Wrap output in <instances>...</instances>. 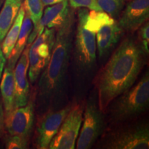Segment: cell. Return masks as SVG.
Wrapping results in <instances>:
<instances>
[{
  "label": "cell",
  "mask_w": 149,
  "mask_h": 149,
  "mask_svg": "<svg viewBox=\"0 0 149 149\" xmlns=\"http://www.w3.org/2000/svg\"><path fill=\"white\" fill-rule=\"evenodd\" d=\"M146 55L138 42L126 38L120 44L99 74L97 104L105 113L117 97L135 83Z\"/></svg>",
  "instance_id": "1"
},
{
  "label": "cell",
  "mask_w": 149,
  "mask_h": 149,
  "mask_svg": "<svg viewBox=\"0 0 149 149\" xmlns=\"http://www.w3.org/2000/svg\"><path fill=\"white\" fill-rule=\"evenodd\" d=\"M73 26L74 16L71 13L55 34L51 58L42 71L39 81L41 95L49 97L62 84L72 50Z\"/></svg>",
  "instance_id": "2"
},
{
  "label": "cell",
  "mask_w": 149,
  "mask_h": 149,
  "mask_svg": "<svg viewBox=\"0 0 149 149\" xmlns=\"http://www.w3.org/2000/svg\"><path fill=\"white\" fill-rule=\"evenodd\" d=\"M148 104L149 74L147 71L136 84H134L111 102L112 118L119 122L129 120L146 111Z\"/></svg>",
  "instance_id": "3"
},
{
  "label": "cell",
  "mask_w": 149,
  "mask_h": 149,
  "mask_svg": "<svg viewBox=\"0 0 149 149\" xmlns=\"http://www.w3.org/2000/svg\"><path fill=\"white\" fill-rule=\"evenodd\" d=\"M102 148L108 149H148L149 128L139 123L117 129L104 139Z\"/></svg>",
  "instance_id": "4"
},
{
  "label": "cell",
  "mask_w": 149,
  "mask_h": 149,
  "mask_svg": "<svg viewBox=\"0 0 149 149\" xmlns=\"http://www.w3.org/2000/svg\"><path fill=\"white\" fill-rule=\"evenodd\" d=\"M56 30L45 28L31 43L29 50V77L34 83L38 79L51 58Z\"/></svg>",
  "instance_id": "5"
},
{
  "label": "cell",
  "mask_w": 149,
  "mask_h": 149,
  "mask_svg": "<svg viewBox=\"0 0 149 149\" xmlns=\"http://www.w3.org/2000/svg\"><path fill=\"white\" fill-rule=\"evenodd\" d=\"M81 130L77 139L75 148L88 149L92 148L104 130L103 112L100 109L97 102L91 99L87 102L84 113Z\"/></svg>",
  "instance_id": "6"
},
{
  "label": "cell",
  "mask_w": 149,
  "mask_h": 149,
  "mask_svg": "<svg viewBox=\"0 0 149 149\" xmlns=\"http://www.w3.org/2000/svg\"><path fill=\"white\" fill-rule=\"evenodd\" d=\"M88 10L78 11V23L74 40V55L80 67L88 69L95 64L97 58L96 33L84 26V21Z\"/></svg>",
  "instance_id": "7"
},
{
  "label": "cell",
  "mask_w": 149,
  "mask_h": 149,
  "mask_svg": "<svg viewBox=\"0 0 149 149\" xmlns=\"http://www.w3.org/2000/svg\"><path fill=\"white\" fill-rule=\"evenodd\" d=\"M83 118V108L79 104L72 106L59 129L50 143L49 149H74Z\"/></svg>",
  "instance_id": "8"
},
{
  "label": "cell",
  "mask_w": 149,
  "mask_h": 149,
  "mask_svg": "<svg viewBox=\"0 0 149 149\" xmlns=\"http://www.w3.org/2000/svg\"><path fill=\"white\" fill-rule=\"evenodd\" d=\"M34 117V103L29 101L24 107L14 108L4 114L6 128L10 135H19L29 138Z\"/></svg>",
  "instance_id": "9"
},
{
  "label": "cell",
  "mask_w": 149,
  "mask_h": 149,
  "mask_svg": "<svg viewBox=\"0 0 149 149\" xmlns=\"http://www.w3.org/2000/svg\"><path fill=\"white\" fill-rule=\"evenodd\" d=\"M71 108L72 105H68L59 111L49 112L42 117L37 128L35 141L37 148H48L51 140L57 133Z\"/></svg>",
  "instance_id": "10"
},
{
  "label": "cell",
  "mask_w": 149,
  "mask_h": 149,
  "mask_svg": "<svg viewBox=\"0 0 149 149\" xmlns=\"http://www.w3.org/2000/svg\"><path fill=\"white\" fill-rule=\"evenodd\" d=\"M70 13L71 11L69 8L68 1L67 0L48 6L43 13L38 25L33 28L32 32L28 39L27 44L31 45L37 35L41 34L45 28L54 29L56 31L60 29L66 22Z\"/></svg>",
  "instance_id": "11"
},
{
  "label": "cell",
  "mask_w": 149,
  "mask_h": 149,
  "mask_svg": "<svg viewBox=\"0 0 149 149\" xmlns=\"http://www.w3.org/2000/svg\"><path fill=\"white\" fill-rule=\"evenodd\" d=\"M149 0H130L120 17L118 24L123 31L133 33L148 21Z\"/></svg>",
  "instance_id": "12"
},
{
  "label": "cell",
  "mask_w": 149,
  "mask_h": 149,
  "mask_svg": "<svg viewBox=\"0 0 149 149\" xmlns=\"http://www.w3.org/2000/svg\"><path fill=\"white\" fill-rule=\"evenodd\" d=\"M27 44L15 66V105L14 108L25 106L29 100V83L28 80L29 70V50Z\"/></svg>",
  "instance_id": "13"
},
{
  "label": "cell",
  "mask_w": 149,
  "mask_h": 149,
  "mask_svg": "<svg viewBox=\"0 0 149 149\" xmlns=\"http://www.w3.org/2000/svg\"><path fill=\"white\" fill-rule=\"evenodd\" d=\"M124 31L114 22L102 26L96 33V44L100 57H104L117 44Z\"/></svg>",
  "instance_id": "14"
},
{
  "label": "cell",
  "mask_w": 149,
  "mask_h": 149,
  "mask_svg": "<svg viewBox=\"0 0 149 149\" xmlns=\"http://www.w3.org/2000/svg\"><path fill=\"white\" fill-rule=\"evenodd\" d=\"M33 29V22L31 21L29 15L25 12L17 40L15 45L13 49L10 56L8 58L7 66L10 67L12 69H14L19 58L21 56L24 48L26 46L28 39H29L31 33L32 32Z\"/></svg>",
  "instance_id": "15"
},
{
  "label": "cell",
  "mask_w": 149,
  "mask_h": 149,
  "mask_svg": "<svg viewBox=\"0 0 149 149\" xmlns=\"http://www.w3.org/2000/svg\"><path fill=\"white\" fill-rule=\"evenodd\" d=\"M22 0H4L0 10V43L7 34L17 15Z\"/></svg>",
  "instance_id": "16"
},
{
  "label": "cell",
  "mask_w": 149,
  "mask_h": 149,
  "mask_svg": "<svg viewBox=\"0 0 149 149\" xmlns=\"http://www.w3.org/2000/svg\"><path fill=\"white\" fill-rule=\"evenodd\" d=\"M13 70L7 66L3 69L0 83L2 101L5 113H8L14 109L15 105V81Z\"/></svg>",
  "instance_id": "17"
},
{
  "label": "cell",
  "mask_w": 149,
  "mask_h": 149,
  "mask_svg": "<svg viewBox=\"0 0 149 149\" xmlns=\"http://www.w3.org/2000/svg\"><path fill=\"white\" fill-rule=\"evenodd\" d=\"M24 14H25V10H24L23 5L22 4L14 23L13 24L10 29H9L7 34L6 35L1 45V50H2L6 59L8 58L15 45L19 34Z\"/></svg>",
  "instance_id": "18"
},
{
  "label": "cell",
  "mask_w": 149,
  "mask_h": 149,
  "mask_svg": "<svg viewBox=\"0 0 149 149\" xmlns=\"http://www.w3.org/2000/svg\"><path fill=\"white\" fill-rule=\"evenodd\" d=\"M115 21L114 18L104 11L91 10L87 12L84 21V26L88 31L97 33L102 26L112 24Z\"/></svg>",
  "instance_id": "19"
},
{
  "label": "cell",
  "mask_w": 149,
  "mask_h": 149,
  "mask_svg": "<svg viewBox=\"0 0 149 149\" xmlns=\"http://www.w3.org/2000/svg\"><path fill=\"white\" fill-rule=\"evenodd\" d=\"M23 5L24 10L31 18L34 28L38 25L43 15L44 5L42 0H24Z\"/></svg>",
  "instance_id": "20"
},
{
  "label": "cell",
  "mask_w": 149,
  "mask_h": 149,
  "mask_svg": "<svg viewBox=\"0 0 149 149\" xmlns=\"http://www.w3.org/2000/svg\"><path fill=\"white\" fill-rule=\"evenodd\" d=\"M126 0H97L104 12L113 18L117 17L122 11Z\"/></svg>",
  "instance_id": "21"
},
{
  "label": "cell",
  "mask_w": 149,
  "mask_h": 149,
  "mask_svg": "<svg viewBox=\"0 0 149 149\" xmlns=\"http://www.w3.org/2000/svg\"><path fill=\"white\" fill-rule=\"evenodd\" d=\"M28 137L19 135H10L6 141V148L7 149H25L29 146Z\"/></svg>",
  "instance_id": "22"
},
{
  "label": "cell",
  "mask_w": 149,
  "mask_h": 149,
  "mask_svg": "<svg viewBox=\"0 0 149 149\" xmlns=\"http://www.w3.org/2000/svg\"><path fill=\"white\" fill-rule=\"evenodd\" d=\"M138 36L139 44L146 55L149 53V24L147 21L139 27Z\"/></svg>",
  "instance_id": "23"
},
{
  "label": "cell",
  "mask_w": 149,
  "mask_h": 149,
  "mask_svg": "<svg viewBox=\"0 0 149 149\" xmlns=\"http://www.w3.org/2000/svg\"><path fill=\"white\" fill-rule=\"evenodd\" d=\"M72 8H84L91 10L103 11L97 3V0H68Z\"/></svg>",
  "instance_id": "24"
},
{
  "label": "cell",
  "mask_w": 149,
  "mask_h": 149,
  "mask_svg": "<svg viewBox=\"0 0 149 149\" xmlns=\"http://www.w3.org/2000/svg\"><path fill=\"white\" fill-rule=\"evenodd\" d=\"M4 126V112H3L2 104L0 103V137L3 135Z\"/></svg>",
  "instance_id": "25"
},
{
  "label": "cell",
  "mask_w": 149,
  "mask_h": 149,
  "mask_svg": "<svg viewBox=\"0 0 149 149\" xmlns=\"http://www.w3.org/2000/svg\"><path fill=\"white\" fill-rule=\"evenodd\" d=\"M6 61V59L5 56L2 52V50H1V43H0V80H1V76H2L3 70L4 69Z\"/></svg>",
  "instance_id": "26"
},
{
  "label": "cell",
  "mask_w": 149,
  "mask_h": 149,
  "mask_svg": "<svg viewBox=\"0 0 149 149\" xmlns=\"http://www.w3.org/2000/svg\"><path fill=\"white\" fill-rule=\"evenodd\" d=\"M64 1V0H42V2L44 6H48L55 4V3L61 2V1Z\"/></svg>",
  "instance_id": "27"
},
{
  "label": "cell",
  "mask_w": 149,
  "mask_h": 149,
  "mask_svg": "<svg viewBox=\"0 0 149 149\" xmlns=\"http://www.w3.org/2000/svg\"><path fill=\"white\" fill-rule=\"evenodd\" d=\"M3 1H4V0H0V9L1 8V6L3 5Z\"/></svg>",
  "instance_id": "28"
},
{
  "label": "cell",
  "mask_w": 149,
  "mask_h": 149,
  "mask_svg": "<svg viewBox=\"0 0 149 149\" xmlns=\"http://www.w3.org/2000/svg\"><path fill=\"white\" fill-rule=\"evenodd\" d=\"M22 1H23V0H22Z\"/></svg>",
  "instance_id": "29"
}]
</instances>
